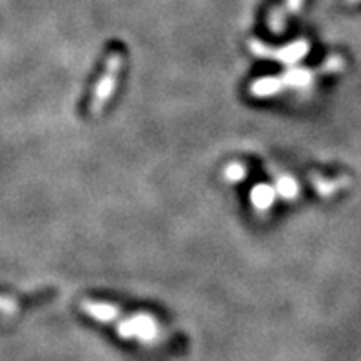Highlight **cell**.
Returning <instances> with one entry per match:
<instances>
[{
	"instance_id": "6da1fadb",
	"label": "cell",
	"mask_w": 361,
	"mask_h": 361,
	"mask_svg": "<svg viewBox=\"0 0 361 361\" xmlns=\"http://www.w3.org/2000/svg\"><path fill=\"white\" fill-rule=\"evenodd\" d=\"M124 67V56L122 52H113L105 61V70L104 76L99 78V81L95 87V96L90 99L89 104V115L98 116L104 113L105 105L111 99L113 93L116 89V83H118V76H120V70Z\"/></svg>"
},
{
	"instance_id": "7a4b0ae2",
	"label": "cell",
	"mask_w": 361,
	"mask_h": 361,
	"mask_svg": "<svg viewBox=\"0 0 361 361\" xmlns=\"http://www.w3.org/2000/svg\"><path fill=\"white\" fill-rule=\"evenodd\" d=\"M116 332L124 337V339H141L144 343H153L159 339L161 335V326L153 315L141 312V314L131 315L129 319H124L122 314L115 321Z\"/></svg>"
},
{
	"instance_id": "3957f363",
	"label": "cell",
	"mask_w": 361,
	"mask_h": 361,
	"mask_svg": "<svg viewBox=\"0 0 361 361\" xmlns=\"http://www.w3.org/2000/svg\"><path fill=\"white\" fill-rule=\"evenodd\" d=\"M249 50H251L255 56H258V58L275 59V61H278V63L282 65H295L308 54L310 45L308 41L300 39V41H295L291 42V45H288V47L275 48L267 47V45H264V42L258 41V39H252V41H249Z\"/></svg>"
},
{
	"instance_id": "277c9868",
	"label": "cell",
	"mask_w": 361,
	"mask_h": 361,
	"mask_svg": "<svg viewBox=\"0 0 361 361\" xmlns=\"http://www.w3.org/2000/svg\"><path fill=\"white\" fill-rule=\"evenodd\" d=\"M317 74H321L319 70H310V68H291L280 78V83H282V89L289 87V89H310L314 79L317 78Z\"/></svg>"
},
{
	"instance_id": "5b68a950",
	"label": "cell",
	"mask_w": 361,
	"mask_h": 361,
	"mask_svg": "<svg viewBox=\"0 0 361 361\" xmlns=\"http://www.w3.org/2000/svg\"><path fill=\"white\" fill-rule=\"evenodd\" d=\"M282 90V83L278 76H269V78H260L257 81H252L249 87V93L255 98H269V96L278 95Z\"/></svg>"
},
{
	"instance_id": "8992f818",
	"label": "cell",
	"mask_w": 361,
	"mask_h": 361,
	"mask_svg": "<svg viewBox=\"0 0 361 361\" xmlns=\"http://www.w3.org/2000/svg\"><path fill=\"white\" fill-rule=\"evenodd\" d=\"M275 198H277V192L273 186H267V184H257L251 190V203L258 212H266L267 209H271Z\"/></svg>"
},
{
	"instance_id": "52a82bcc",
	"label": "cell",
	"mask_w": 361,
	"mask_h": 361,
	"mask_svg": "<svg viewBox=\"0 0 361 361\" xmlns=\"http://www.w3.org/2000/svg\"><path fill=\"white\" fill-rule=\"evenodd\" d=\"M275 192H277V195L286 199V201H294V199H297L298 194H300V186H298L297 181H295L294 177H289V175H277Z\"/></svg>"
},
{
	"instance_id": "ba28073f",
	"label": "cell",
	"mask_w": 361,
	"mask_h": 361,
	"mask_svg": "<svg viewBox=\"0 0 361 361\" xmlns=\"http://www.w3.org/2000/svg\"><path fill=\"white\" fill-rule=\"evenodd\" d=\"M314 179L315 190H317L319 195H323V198H330V195H334L335 192H339V190H343L345 186H348V179H323L317 177V175H314Z\"/></svg>"
},
{
	"instance_id": "9c48e42d",
	"label": "cell",
	"mask_w": 361,
	"mask_h": 361,
	"mask_svg": "<svg viewBox=\"0 0 361 361\" xmlns=\"http://www.w3.org/2000/svg\"><path fill=\"white\" fill-rule=\"evenodd\" d=\"M223 175H225V179L229 181V183H240V181H243V179H246L247 170H246V166H243V164L230 163L229 166L225 168Z\"/></svg>"
},
{
	"instance_id": "30bf717a",
	"label": "cell",
	"mask_w": 361,
	"mask_h": 361,
	"mask_svg": "<svg viewBox=\"0 0 361 361\" xmlns=\"http://www.w3.org/2000/svg\"><path fill=\"white\" fill-rule=\"evenodd\" d=\"M345 68V59L341 56H332L330 59H326L325 65L319 68L321 74H334V72H341Z\"/></svg>"
},
{
	"instance_id": "8fae6325",
	"label": "cell",
	"mask_w": 361,
	"mask_h": 361,
	"mask_svg": "<svg viewBox=\"0 0 361 361\" xmlns=\"http://www.w3.org/2000/svg\"><path fill=\"white\" fill-rule=\"evenodd\" d=\"M17 304L8 297H0V314H15Z\"/></svg>"
},
{
	"instance_id": "7c38bea8",
	"label": "cell",
	"mask_w": 361,
	"mask_h": 361,
	"mask_svg": "<svg viewBox=\"0 0 361 361\" xmlns=\"http://www.w3.org/2000/svg\"><path fill=\"white\" fill-rule=\"evenodd\" d=\"M300 6H303V0H286V10L289 13H297L300 10Z\"/></svg>"
}]
</instances>
